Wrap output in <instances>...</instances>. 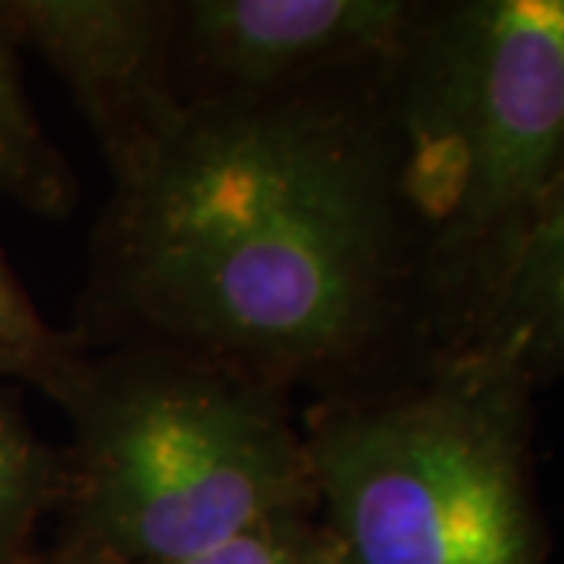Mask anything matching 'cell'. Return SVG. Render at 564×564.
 Segmentation results:
<instances>
[{"label":"cell","mask_w":564,"mask_h":564,"mask_svg":"<svg viewBox=\"0 0 564 564\" xmlns=\"http://www.w3.org/2000/svg\"><path fill=\"white\" fill-rule=\"evenodd\" d=\"M386 76L188 104L104 207L82 343L170 345L314 399L433 355Z\"/></svg>","instance_id":"cell-1"},{"label":"cell","mask_w":564,"mask_h":564,"mask_svg":"<svg viewBox=\"0 0 564 564\" xmlns=\"http://www.w3.org/2000/svg\"><path fill=\"white\" fill-rule=\"evenodd\" d=\"M386 117L430 343L445 351L564 176V0H423Z\"/></svg>","instance_id":"cell-2"},{"label":"cell","mask_w":564,"mask_h":564,"mask_svg":"<svg viewBox=\"0 0 564 564\" xmlns=\"http://www.w3.org/2000/svg\"><path fill=\"white\" fill-rule=\"evenodd\" d=\"M69 423L57 543L110 564H180L317 511L292 395L170 345L88 348Z\"/></svg>","instance_id":"cell-3"},{"label":"cell","mask_w":564,"mask_h":564,"mask_svg":"<svg viewBox=\"0 0 564 564\" xmlns=\"http://www.w3.org/2000/svg\"><path fill=\"white\" fill-rule=\"evenodd\" d=\"M533 389L433 351L302 417L329 564H545Z\"/></svg>","instance_id":"cell-4"},{"label":"cell","mask_w":564,"mask_h":564,"mask_svg":"<svg viewBox=\"0 0 564 564\" xmlns=\"http://www.w3.org/2000/svg\"><path fill=\"white\" fill-rule=\"evenodd\" d=\"M421 10L423 0H176L182 98L258 101L377 79Z\"/></svg>","instance_id":"cell-5"},{"label":"cell","mask_w":564,"mask_h":564,"mask_svg":"<svg viewBox=\"0 0 564 564\" xmlns=\"http://www.w3.org/2000/svg\"><path fill=\"white\" fill-rule=\"evenodd\" d=\"M17 47L66 88L113 185L129 182L185 117L176 0H0Z\"/></svg>","instance_id":"cell-6"},{"label":"cell","mask_w":564,"mask_h":564,"mask_svg":"<svg viewBox=\"0 0 564 564\" xmlns=\"http://www.w3.org/2000/svg\"><path fill=\"white\" fill-rule=\"evenodd\" d=\"M452 348L499 364L533 392L564 380V176L496 292Z\"/></svg>","instance_id":"cell-7"},{"label":"cell","mask_w":564,"mask_h":564,"mask_svg":"<svg viewBox=\"0 0 564 564\" xmlns=\"http://www.w3.org/2000/svg\"><path fill=\"white\" fill-rule=\"evenodd\" d=\"M17 51L0 10V198L41 220H66L79 182L25 95Z\"/></svg>","instance_id":"cell-8"},{"label":"cell","mask_w":564,"mask_h":564,"mask_svg":"<svg viewBox=\"0 0 564 564\" xmlns=\"http://www.w3.org/2000/svg\"><path fill=\"white\" fill-rule=\"evenodd\" d=\"M88 345L47 321L0 251V380L32 386L57 404L79 377Z\"/></svg>","instance_id":"cell-9"},{"label":"cell","mask_w":564,"mask_h":564,"mask_svg":"<svg viewBox=\"0 0 564 564\" xmlns=\"http://www.w3.org/2000/svg\"><path fill=\"white\" fill-rule=\"evenodd\" d=\"M63 486L61 445L39 436L13 404L0 399V552L32 545L41 521L57 514Z\"/></svg>","instance_id":"cell-10"},{"label":"cell","mask_w":564,"mask_h":564,"mask_svg":"<svg viewBox=\"0 0 564 564\" xmlns=\"http://www.w3.org/2000/svg\"><path fill=\"white\" fill-rule=\"evenodd\" d=\"M180 564H329L317 511L285 514Z\"/></svg>","instance_id":"cell-11"},{"label":"cell","mask_w":564,"mask_h":564,"mask_svg":"<svg viewBox=\"0 0 564 564\" xmlns=\"http://www.w3.org/2000/svg\"><path fill=\"white\" fill-rule=\"evenodd\" d=\"M0 564H110L98 558V555H88L82 549H73L66 543H54L47 549H35V545H22V549H10V552H0Z\"/></svg>","instance_id":"cell-12"}]
</instances>
